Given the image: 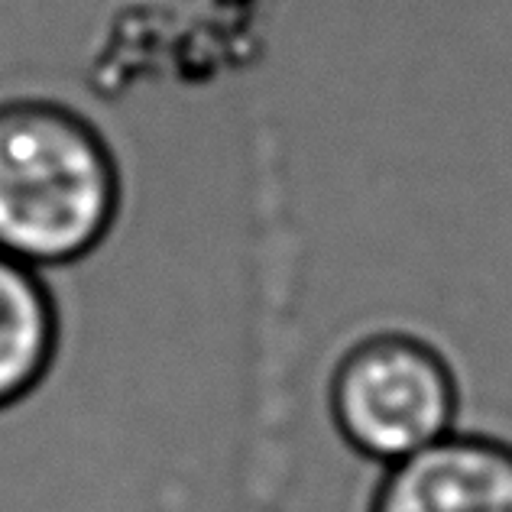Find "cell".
Masks as SVG:
<instances>
[{"label": "cell", "mask_w": 512, "mask_h": 512, "mask_svg": "<svg viewBox=\"0 0 512 512\" xmlns=\"http://www.w3.org/2000/svg\"><path fill=\"white\" fill-rule=\"evenodd\" d=\"M111 140L56 98L0 101V250L49 273L88 260L120 218Z\"/></svg>", "instance_id": "6da1fadb"}, {"label": "cell", "mask_w": 512, "mask_h": 512, "mask_svg": "<svg viewBox=\"0 0 512 512\" xmlns=\"http://www.w3.org/2000/svg\"><path fill=\"white\" fill-rule=\"evenodd\" d=\"M464 389L435 338L370 328L347 341L328 373V419L350 454L376 467L425 451L461 428Z\"/></svg>", "instance_id": "7a4b0ae2"}, {"label": "cell", "mask_w": 512, "mask_h": 512, "mask_svg": "<svg viewBox=\"0 0 512 512\" xmlns=\"http://www.w3.org/2000/svg\"><path fill=\"white\" fill-rule=\"evenodd\" d=\"M367 512H512V444L457 428L380 467Z\"/></svg>", "instance_id": "3957f363"}, {"label": "cell", "mask_w": 512, "mask_h": 512, "mask_svg": "<svg viewBox=\"0 0 512 512\" xmlns=\"http://www.w3.org/2000/svg\"><path fill=\"white\" fill-rule=\"evenodd\" d=\"M62 347V312L46 273L0 250V412L49 380Z\"/></svg>", "instance_id": "277c9868"}]
</instances>
